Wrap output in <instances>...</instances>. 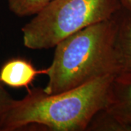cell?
Returning a JSON list of instances; mask_svg holds the SVG:
<instances>
[{"instance_id":"1","label":"cell","mask_w":131,"mask_h":131,"mask_svg":"<svg viewBox=\"0 0 131 131\" xmlns=\"http://www.w3.org/2000/svg\"><path fill=\"white\" fill-rule=\"evenodd\" d=\"M116 75L98 77L58 93L42 88L28 89L20 100L14 99L5 114L0 131H15L38 125L53 131L87 130L94 116L104 109Z\"/></svg>"},{"instance_id":"2","label":"cell","mask_w":131,"mask_h":131,"mask_svg":"<svg viewBox=\"0 0 131 131\" xmlns=\"http://www.w3.org/2000/svg\"><path fill=\"white\" fill-rule=\"evenodd\" d=\"M117 30L114 15L58 42L54 47L51 64L46 69L47 82L44 91L48 94L58 93L100 77L118 74Z\"/></svg>"},{"instance_id":"3","label":"cell","mask_w":131,"mask_h":131,"mask_svg":"<svg viewBox=\"0 0 131 131\" xmlns=\"http://www.w3.org/2000/svg\"><path fill=\"white\" fill-rule=\"evenodd\" d=\"M121 7L119 0H52L22 28L24 46L54 48L71 34L113 18Z\"/></svg>"},{"instance_id":"4","label":"cell","mask_w":131,"mask_h":131,"mask_svg":"<svg viewBox=\"0 0 131 131\" xmlns=\"http://www.w3.org/2000/svg\"><path fill=\"white\" fill-rule=\"evenodd\" d=\"M104 109L120 122L131 126V74H119L114 77Z\"/></svg>"},{"instance_id":"5","label":"cell","mask_w":131,"mask_h":131,"mask_svg":"<svg viewBox=\"0 0 131 131\" xmlns=\"http://www.w3.org/2000/svg\"><path fill=\"white\" fill-rule=\"evenodd\" d=\"M47 69H37L32 63L21 57L5 61L0 69V82L13 88H28L39 74H46Z\"/></svg>"},{"instance_id":"6","label":"cell","mask_w":131,"mask_h":131,"mask_svg":"<svg viewBox=\"0 0 131 131\" xmlns=\"http://www.w3.org/2000/svg\"><path fill=\"white\" fill-rule=\"evenodd\" d=\"M115 17L117 24L116 50L119 74H131V12L122 7Z\"/></svg>"},{"instance_id":"7","label":"cell","mask_w":131,"mask_h":131,"mask_svg":"<svg viewBox=\"0 0 131 131\" xmlns=\"http://www.w3.org/2000/svg\"><path fill=\"white\" fill-rule=\"evenodd\" d=\"M87 130L131 131V126L122 123L105 109H103L94 116Z\"/></svg>"},{"instance_id":"8","label":"cell","mask_w":131,"mask_h":131,"mask_svg":"<svg viewBox=\"0 0 131 131\" xmlns=\"http://www.w3.org/2000/svg\"><path fill=\"white\" fill-rule=\"evenodd\" d=\"M52 0H7L11 13L18 17L31 16L38 13Z\"/></svg>"},{"instance_id":"9","label":"cell","mask_w":131,"mask_h":131,"mask_svg":"<svg viewBox=\"0 0 131 131\" xmlns=\"http://www.w3.org/2000/svg\"><path fill=\"white\" fill-rule=\"evenodd\" d=\"M14 101L9 93L4 88V84L0 82V128L5 114Z\"/></svg>"},{"instance_id":"10","label":"cell","mask_w":131,"mask_h":131,"mask_svg":"<svg viewBox=\"0 0 131 131\" xmlns=\"http://www.w3.org/2000/svg\"><path fill=\"white\" fill-rule=\"evenodd\" d=\"M122 7L131 12V0H119Z\"/></svg>"}]
</instances>
